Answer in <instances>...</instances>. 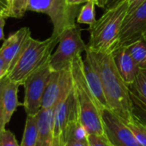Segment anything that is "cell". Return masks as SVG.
<instances>
[{
    "mask_svg": "<svg viewBox=\"0 0 146 146\" xmlns=\"http://www.w3.org/2000/svg\"><path fill=\"white\" fill-rule=\"evenodd\" d=\"M85 53L100 74L108 109L128 123L133 118L131 92L118 71L113 53L94 51L88 48Z\"/></svg>",
    "mask_w": 146,
    "mask_h": 146,
    "instance_id": "cell-1",
    "label": "cell"
},
{
    "mask_svg": "<svg viewBox=\"0 0 146 146\" xmlns=\"http://www.w3.org/2000/svg\"><path fill=\"white\" fill-rule=\"evenodd\" d=\"M128 8L129 0H122L115 6L106 9L103 15L89 27L87 48L94 51L113 53L119 47L120 35Z\"/></svg>",
    "mask_w": 146,
    "mask_h": 146,
    "instance_id": "cell-2",
    "label": "cell"
},
{
    "mask_svg": "<svg viewBox=\"0 0 146 146\" xmlns=\"http://www.w3.org/2000/svg\"><path fill=\"white\" fill-rule=\"evenodd\" d=\"M71 69L78 107L79 121L87 129L89 134H104L101 113L102 109L86 81L83 70V59L81 55L72 60Z\"/></svg>",
    "mask_w": 146,
    "mask_h": 146,
    "instance_id": "cell-3",
    "label": "cell"
},
{
    "mask_svg": "<svg viewBox=\"0 0 146 146\" xmlns=\"http://www.w3.org/2000/svg\"><path fill=\"white\" fill-rule=\"evenodd\" d=\"M59 41V38L52 36L45 40L31 38L18 61L7 74L9 80L18 83L20 86L23 85L34 72L50 59L52 50Z\"/></svg>",
    "mask_w": 146,
    "mask_h": 146,
    "instance_id": "cell-4",
    "label": "cell"
},
{
    "mask_svg": "<svg viewBox=\"0 0 146 146\" xmlns=\"http://www.w3.org/2000/svg\"><path fill=\"white\" fill-rule=\"evenodd\" d=\"M80 6L70 5L67 0H29L28 10L46 14L52 24V34L59 38L69 27L77 24Z\"/></svg>",
    "mask_w": 146,
    "mask_h": 146,
    "instance_id": "cell-5",
    "label": "cell"
},
{
    "mask_svg": "<svg viewBox=\"0 0 146 146\" xmlns=\"http://www.w3.org/2000/svg\"><path fill=\"white\" fill-rule=\"evenodd\" d=\"M82 29L75 24L62 33L56 50L51 55L49 62L52 71H59L69 67L72 60L87 49L82 38Z\"/></svg>",
    "mask_w": 146,
    "mask_h": 146,
    "instance_id": "cell-6",
    "label": "cell"
},
{
    "mask_svg": "<svg viewBox=\"0 0 146 146\" xmlns=\"http://www.w3.org/2000/svg\"><path fill=\"white\" fill-rule=\"evenodd\" d=\"M79 121L78 107L74 92L72 91L54 108L53 113V145L65 146L69 140L72 127Z\"/></svg>",
    "mask_w": 146,
    "mask_h": 146,
    "instance_id": "cell-7",
    "label": "cell"
},
{
    "mask_svg": "<svg viewBox=\"0 0 146 146\" xmlns=\"http://www.w3.org/2000/svg\"><path fill=\"white\" fill-rule=\"evenodd\" d=\"M49 60L34 72L23 84L25 88L23 107L27 115H36L41 110L43 95L52 72Z\"/></svg>",
    "mask_w": 146,
    "mask_h": 146,
    "instance_id": "cell-8",
    "label": "cell"
},
{
    "mask_svg": "<svg viewBox=\"0 0 146 146\" xmlns=\"http://www.w3.org/2000/svg\"><path fill=\"white\" fill-rule=\"evenodd\" d=\"M104 135L112 146H141L127 124L109 109L101 111Z\"/></svg>",
    "mask_w": 146,
    "mask_h": 146,
    "instance_id": "cell-9",
    "label": "cell"
},
{
    "mask_svg": "<svg viewBox=\"0 0 146 146\" xmlns=\"http://www.w3.org/2000/svg\"><path fill=\"white\" fill-rule=\"evenodd\" d=\"M73 89L71 65L59 71H52L48 80L41 104V109H54Z\"/></svg>",
    "mask_w": 146,
    "mask_h": 146,
    "instance_id": "cell-10",
    "label": "cell"
},
{
    "mask_svg": "<svg viewBox=\"0 0 146 146\" xmlns=\"http://www.w3.org/2000/svg\"><path fill=\"white\" fill-rule=\"evenodd\" d=\"M31 38L30 29L28 27H22L4 40L0 48V57L8 64L9 72L18 61Z\"/></svg>",
    "mask_w": 146,
    "mask_h": 146,
    "instance_id": "cell-11",
    "label": "cell"
},
{
    "mask_svg": "<svg viewBox=\"0 0 146 146\" xmlns=\"http://www.w3.org/2000/svg\"><path fill=\"white\" fill-rule=\"evenodd\" d=\"M146 30V0L126 15L120 35L119 47L136 40ZM118 47V48H119Z\"/></svg>",
    "mask_w": 146,
    "mask_h": 146,
    "instance_id": "cell-12",
    "label": "cell"
},
{
    "mask_svg": "<svg viewBox=\"0 0 146 146\" xmlns=\"http://www.w3.org/2000/svg\"><path fill=\"white\" fill-rule=\"evenodd\" d=\"M113 56L120 74L128 86L132 85L140 68L128 52L126 47L123 45L117 48L113 52Z\"/></svg>",
    "mask_w": 146,
    "mask_h": 146,
    "instance_id": "cell-13",
    "label": "cell"
},
{
    "mask_svg": "<svg viewBox=\"0 0 146 146\" xmlns=\"http://www.w3.org/2000/svg\"><path fill=\"white\" fill-rule=\"evenodd\" d=\"M53 113L54 109H41L36 115L37 146H52L53 145Z\"/></svg>",
    "mask_w": 146,
    "mask_h": 146,
    "instance_id": "cell-14",
    "label": "cell"
},
{
    "mask_svg": "<svg viewBox=\"0 0 146 146\" xmlns=\"http://www.w3.org/2000/svg\"><path fill=\"white\" fill-rule=\"evenodd\" d=\"M83 70L88 86L99 106L102 110L108 109L100 74L91 62L86 56L83 59Z\"/></svg>",
    "mask_w": 146,
    "mask_h": 146,
    "instance_id": "cell-15",
    "label": "cell"
},
{
    "mask_svg": "<svg viewBox=\"0 0 146 146\" xmlns=\"http://www.w3.org/2000/svg\"><path fill=\"white\" fill-rule=\"evenodd\" d=\"M9 79V78H8ZM20 85L15 81L8 80L3 93V126L9 122L13 114L18 106V88Z\"/></svg>",
    "mask_w": 146,
    "mask_h": 146,
    "instance_id": "cell-16",
    "label": "cell"
},
{
    "mask_svg": "<svg viewBox=\"0 0 146 146\" xmlns=\"http://www.w3.org/2000/svg\"><path fill=\"white\" fill-rule=\"evenodd\" d=\"M140 69H146V39L140 36L136 40L125 45Z\"/></svg>",
    "mask_w": 146,
    "mask_h": 146,
    "instance_id": "cell-17",
    "label": "cell"
},
{
    "mask_svg": "<svg viewBox=\"0 0 146 146\" xmlns=\"http://www.w3.org/2000/svg\"><path fill=\"white\" fill-rule=\"evenodd\" d=\"M37 135L38 129L36 115H27L20 146H37Z\"/></svg>",
    "mask_w": 146,
    "mask_h": 146,
    "instance_id": "cell-18",
    "label": "cell"
},
{
    "mask_svg": "<svg viewBox=\"0 0 146 146\" xmlns=\"http://www.w3.org/2000/svg\"><path fill=\"white\" fill-rule=\"evenodd\" d=\"M96 3L94 0H89L85 3L80 9V12L77 18V23L86 24L89 26L93 25L96 21V11L95 8Z\"/></svg>",
    "mask_w": 146,
    "mask_h": 146,
    "instance_id": "cell-19",
    "label": "cell"
},
{
    "mask_svg": "<svg viewBox=\"0 0 146 146\" xmlns=\"http://www.w3.org/2000/svg\"><path fill=\"white\" fill-rule=\"evenodd\" d=\"M129 89L146 103V69H139L134 82L129 86Z\"/></svg>",
    "mask_w": 146,
    "mask_h": 146,
    "instance_id": "cell-20",
    "label": "cell"
},
{
    "mask_svg": "<svg viewBox=\"0 0 146 146\" xmlns=\"http://www.w3.org/2000/svg\"><path fill=\"white\" fill-rule=\"evenodd\" d=\"M9 18L20 19L28 10L29 0H7Z\"/></svg>",
    "mask_w": 146,
    "mask_h": 146,
    "instance_id": "cell-21",
    "label": "cell"
},
{
    "mask_svg": "<svg viewBox=\"0 0 146 146\" xmlns=\"http://www.w3.org/2000/svg\"><path fill=\"white\" fill-rule=\"evenodd\" d=\"M131 98L133 101V115L146 126V103L141 100L135 93L131 92Z\"/></svg>",
    "mask_w": 146,
    "mask_h": 146,
    "instance_id": "cell-22",
    "label": "cell"
},
{
    "mask_svg": "<svg viewBox=\"0 0 146 146\" xmlns=\"http://www.w3.org/2000/svg\"><path fill=\"white\" fill-rule=\"evenodd\" d=\"M127 126L133 132L135 137L141 146H146V126L139 121L134 115L131 121L126 123Z\"/></svg>",
    "mask_w": 146,
    "mask_h": 146,
    "instance_id": "cell-23",
    "label": "cell"
},
{
    "mask_svg": "<svg viewBox=\"0 0 146 146\" xmlns=\"http://www.w3.org/2000/svg\"><path fill=\"white\" fill-rule=\"evenodd\" d=\"M88 136H89V133L87 129L78 121L77 122L75 123V125L72 127L71 130L69 139H74L79 142L88 143Z\"/></svg>",
    "mask_w": 146,
    "mask_h": 146,
    "instance_id": "cell-24",
    "label": "cell"
},
{
    "mask_svg": "<svg viewBox=\"0 0 146 146\" xmlns=\"http://www.w3.org/2000/svg\"><path fill=\"white\" fill-rule=\"evenodd\" d=\"M0 146H20L17 143L14 133L7 129H4L0 134Z\"/></svg>",
    "mask_w": 146,
    "mask_h": 146,
    "instance_id": "cell-25",
    "label": "cell"
},
{
    "mask_svg": "<svg viewBox=\"0 0 146 146\" xmlns=\"http://www.w3.org/2000/svg\"><path fill=\"white\" fill-rule=\"evenodd\" d=\"M89 146H112L104 134H89Z\"/></svg>",
    "mask_w": 146,
    "mask_h": 146,
    "instance_id": "cell-26",
    "label": "cell"
},
{
    "mask_svg": "<svg viewBox=\"0 0 146 146\" xmlns=\"http://www.w3.org/2000/svg\"><path fill=\"white\" fill-rule=\"evenodd\" d=\"M8 76H5L2 80H0V134L5 129L3 126V93L8 81Z\"/></svg>",
    "mask_w": 146,
    "mask_h": 146,
    "instance_id": "cell-27",
    "label": "cell"
},
{
    "mask_svg": "<svg viewBox=\"0 0 146 146\" xmlns=\"http://www.w3.org/2000/svg\"><path fill=\"white\" fill-rule=\"evenodd\" d=\"M8 73H9V66L6 63V62L2 57H0V80L7 76Z\"/></svg>",
    "mask_w": 146,
    "mask_h": 146,
    "instance_id": "cell-28",
    "label": "cell"
},
{
    "mask_svg": "<svg viewBox=\"0 0 146 146\" xmlns=\"http://www.w3.org/2000/svg\"><path fill=\"white\" fill-rule=\"evenodd\" d=\"M0 16H4L5 18H9L7 0H0Z\"/></svg>",
    "mask_w": 146,
    "mask_h": 146,
    "instance_id": "cell-29",
    "label": "cell"
},
{
    "mask_svg": "<svg viewBox=\"0 0 146 146\" xmlns=\"http://www.w3.org/2000/svg\"><path fill=\"white\" fill-rule=\"evenodd\" d=\"M145 1V0H129V8H128V13H127V15H129L133 10H135Z\"/></svg>",
    "mask_w": 146,
    "mask_h": 146,
    "instance_id": "cell-30",
    "label": "cell"
},
{
    "mask_svg": "<svg viewBox=\"0 0 146 146\" xmlns=\"http://www.w3.org/2000/svg\"><path fill=\"white\" fill-rule=\"evenodd\" d=\"M65 146H89V144L83 143V142H79V141H77L74 139H69Z\"/></svg>",
    "mask_w": 146,
    "mask_h": 146,
    "instance_id": "cell-31",
    "label": "cell"
},
{
    "mask_svg": "<svg viewBox=\"0 0 146 146\" xmlns=\"http://www.w3.org/2000/svg\"><path fill=\"white\" fill-rule=\"evenodd\" d=\"M5 18L4 16H0V40L4 39V33H3V27L5 25Z\"/></svg>",
    "mask_w": 146,
    "mask_h": 146,
    "instance_id": "cell-32",
    "label": "cell"
},
{
    "mask_svg": "<svg viewBox=\"0 0 146 146\" xmlns=\"http://www.w3.org/2000/svg\"><path fill=\"white\" fill-rule=\"evenodd\" d=\"M89 0H67V3L70 5H73V6H80L81 4H84L85 3H87Z\"/></svg>",
    "mask_w": 146,
    "mask_h": 146,
    "instance_id": "cell-33",
    "label": "cell"
},
{
    "mask_svg": "<svg viewBox=\"0 0 146 146\" xmlns=\"http://www.w3.org/2000/svg\"><path fill=\"white\" fill-rule=\"evenodd\" d=\"M122 0H108V2H107V4H106V6H105V9H109V8H112V7H114V6H115L116 4H118L120 2H121Z\"/></svg>",
    "mask_w": 146,
    "mask_h": 146,
    "instance_id": "cell-34",
    "label": "cell"
},
{
    "mask_svg": "<svg viewBox=\"0 0 146 146\" xmlns=\"http://www.w3.org/2000/svg\"><path fill=\"white\" fill-rule=\"evenodd\" d=\"M96 3V6L102 9H105V6L107 4L108 0H94Z\"/></svg>",
    "mask_w": 146,
    "mask_h": 146,
    "instance_id": "cell-35",
    "label": "cell"
},
{
    "mask_svg": "<svg viewBox=\"0 0 146 146\" xmlns=\"http://www.w3.org/2000/svg\"><path fill=\"white\" fill-rule=\"evenodd\" d=\"M142 35L144 36V38H145L146 39V30L145 31V32H144V33H143V34H142Z\"/></svg>",
    "mask_w": 146,
    "mask_h": 146,
    "instance_id": "cell-36",
    "label": "cell"
}]
</instances>
